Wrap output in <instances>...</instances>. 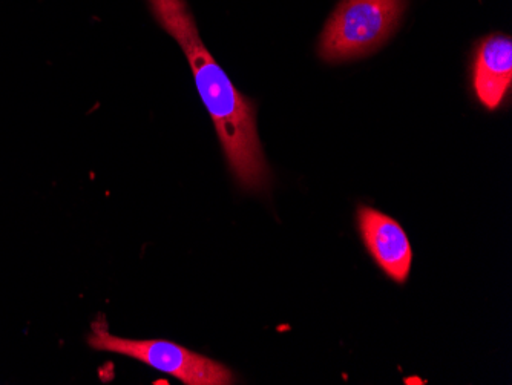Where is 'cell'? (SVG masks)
Wrapping results in <instances>:
<instances>
[{
  "label": "cell",
  "instance_id": "obj_1",
  "mask_svg": "<svg viewBox=\"0 0 512 385\" xmlns=\"http://www.w3.org/2000/svg\"><path fill=\"white\" fill-rule=\"evenodd\" d=\"M161 30L174 37L188 59L195 85L217 129L230 172L244 191L261 192L272 181L264 158L256 106L235 88L207 50L186 0H146Z\"/></svg>",
  "mask_w": 512,
  "mask_h": 385
},
{
  "label": "cell",
  "instance_id": "obj_2",
  "mask_svg": "<svg viewBox=\"0 0 512 385\" xmlns=\"http://www.w3.org/2000/svg\"><path fill=\"white\" fill-rule=\"evenodd\" d=\"M408 0H341L325 24L318 54L329 63L375 53L401 24Z\"/></svg>",
  "mask_w": 512,
  "mask_h": 385
},
{
  "label": "cell",
  "instance_id": "obj_5",
  "mask_svg": "<svg viewBox=\"0 0 512 385\" xmlns=\"http://www.w3.org/2000/svg\"><path fill=\"white\" fill-rule=\"evenodd\" d=\"M512 83V40L505 34L486 36L477 47L473 65V88L488 111H497Z\"/></svg>",
  "mask_w": 512,
  "mask_h": 385
},
{
  "label": "cell",
  "instance_id": "obj_3",
  "mask_svg": "<svg viewBox=\"0 0 512 385\" xmlns=\"http://www.w3.org/2000/svg\"><path fill=\"white\" fill-rule=\"evenodd\" d=\"M91 349L115 353L143 362L151 369L168 373L186 385L235 384V375L221 362L192 352L165 339H126L109 332L105 316L91 324L88 336Z\"/></svg>",
  "mask_w": 512,
  "mask_h": 385
},
{
  "label": "cell",
  "instance_id": "obj_4",
  "mask_svg": "<svg viewBox=\"0 0 512 385\" xmlns=\"http://www.w3.org/2000/svg\"><path fill=\"white\" fill-rule=\"evenodd\" d=\"M358 226L368 254L384 274L394 283H407L413 249L401 224L384 212L359 206Z\"/></svg>",
  "mask_w": 512,
  "mask_h": 385
}]
</instances>
